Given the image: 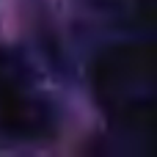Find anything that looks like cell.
Returning a JSON list of instances; mask_svg holds the SVG:
<instances>
[{
  "mask_svg": "<svg viewBox=\"0 0 157 157\" xmlns=\"http://www.w3.org/2000/svg\"><path fill=\"white\" fill-rule=\"evenodd\" d=\"M94 94L121 127L157 135V44H124L94 61Z\"/></svg>",
  "mask_w": 157,
  "mask_h": 157,
  "instance_id": "obj_1",
  "label": "cell"
}]
</instances>
